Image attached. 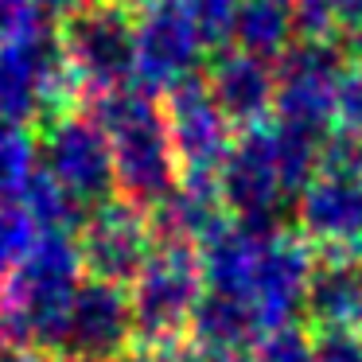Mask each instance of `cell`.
Returning a JSON list of instances; mask_svg holds the SVG:
<instances>
[{"label":"cell","mask_w":362,"mask_h":362,"mask_svg":"<svg viewBox=\"0 0 362 362\" xmlns=\"http://www.w3.org/2000/svg\"><path fill=\"white\" fill-rule=\"evenodd\" d=\"M206 296L191 323L203 354L245 351L273 331L296 327L315 273V250L300 230L226 218L203 245Z\"/></svg>","instance_id":"cell-1"},{"label":"cell","mask_w":362,"mask_h":362,"mask_svg":"<svg viewBox=\"0 0 362 362\" xmlns=\"http://www.w3.org/2000/svg\"><path fill=\"white\" fill-rule=\"evenodd\" d=\"M86 281L78 234L40 230L28 253L0 281V339L12 351L63 354V331L74 292Z\"/></svg>","instance_id":"cell-2"},{"label":"cell","mask_w":362,"mask_h":362,"mask_svg":"<svg viewBox=\"0 0 362 362\" xmlns=\"http://www.w3.org/2000/svg\"><path fill=\"white\" fill-rule=\"evenodd\" d=\"M320 148L323 141L273 117L253 129H238L218 168L226 211L245 222H276V214L296 203L308 175L320 168Z\"/></svg>","instance_id":"cell-3"},{"label":"cell","mask_w":362,"mask_h":362,"mask_svg":"<svg viewBox=\"0 0 362 362\" xmlns=\"http://www.w3.org/2000/svg\"><path fill=\"white\" fill-rule=\"evenodd\" d=\"M94 113L105 125V136H110L117 195L144 206V211L160 206L183 172L172 148L164 105L156 102V94H148L144 86L133 82L125 90L98 98Z\"/></svg>","instance_id":"cell-4"},{"label":"cell","mask_w":362,"mask_h":362,"mask_svg":"<svg viewBox=\"0 0 362 362\" xmlns=\"http://www.w3.org/2000/svg\"><path fill=\"white\" fill-rule=\"evenodd\" d=\"M203 296H206V281L199 250L156 238L152 253L129 281L136 343L144 346V358H164V354L183 351Z\"/></svg>","instance_id":"cell-5"},{"label":"cell","mask_w":362,"mask_h":362,"mask_svg":"<svg viewBox=\"0 0 362 362\" xmlns=\"http://www.w3.org/2000/svg\"><path fill=\"white\" fill-rule=\"evenodd\" d=\"M59 47H63L78 98L98 102V98L136 82L133 16L117 0H90V4L74 8L63 20Z\"/></svg>","instance_id":"cell-6"},{"label":"cell","mask_w":362,"mask_h":362,"mask_svg":"<svg viewBox=\"0 0 362 362\" xmlns=\"http://www.w3.org/2000/svg\"><path fill=\"white\" fill-rule=\"evenodd\" d=\"M78 98L59 35L47 24L0 40V121L28 125L55 117Z\"/></svg>","instance_id":"cell-7"},{"label":"cell","mask_w":362,"mask_h":362,"mask_svg":"<svg viewBox=\"0 0 362 362\" xmlns=\"http://www.w3.org/2000/svg\"><path fill=\"white\" fill-rule=\"evenodd\" d=\"M40 172L78 206L82 214L113 199V152L105 125L90 110H59L43 121L40 136Z\"/></svg>","instance_id":"cell-8"},{"label":"cell","mask_w":362,"mask_h":362,"mask_svg":"<svg viewBox=\"0 0 362 362\" xmlns=\"http://www.w3.org/2000/svg\"><path fill=\"white\" fill-rule=\"evenodd\" d=\"M133 47L136 86L148 94H168L206 66L211 40L180 0H144L133 16Z\"/></svg>","instance_id":"cell-9"},{"label":"cell","mask_w":362,"mask_h":362,"mask_svg":"<svg viewBox=\"0 0 362 362\" xmlns=\"http://www.w3.org/2000/svg\"><path fill=\"white\" fill-rule=\"evenodd\" d=\"M346 59L335 43L296 40L276 59V105L273 121L300 133L327 141L335 133V105H339V78Z\"/></svg>","instance_id":"cell-10"},{"label":"cell","mask_w":362,"mask_h":362,"mask_svg":"<svg viewBox=\"0 0 362 362\" xmlns=\"http://www.w3.org/2000/svg\"><path fill=\"white\" fill-rule=\"evenodd\" d=\"M292 206L296 230L315 253H362V164L320 160Z\"/></svg>","instance_id":"cell-11"},{"label":"cell","mask_w":362,"mask_h":362,"mask_svg":"<svg viewBox=\"0 0 362 362\" xmlns=\"http://www.w3.org/2000/svg\"><path fill=\"white\" fill-rule=\"evenodd\" d=\"M136 343V320L129 284L86 276L74 292L63 331V354L78 362H121Z\"/></svg>","instance_id":"cell-12"},{"label":"cell","mask_w":362,"mask_h":362,"mask_svg":"<svg viewBox=\"0 0 362 362\" xmlns=\"http://www.w3.org/2000/svg\"><path fill=\"white\" fill-rule=\"evenodd\" d=\"M156 245V226L144 206L129 199H105L102 206L82 214L78 230V250L86 276L129 284L133 273L144 265V257Z\"/></svg>","instance_id":"cell-13"},{"label":"cell","mask_w":362,"mask_h":362,"mask_svg":"<svg viewBox=\"0 0 362 362\" xmlns=\"http://www.w3.org/2000/svg\"><path fill=\"white\" fill-rule=\"evenodd\" d=\"M164 117H168V133H172L180 172L183 175H218L238 129L218 110V102L211 98V90H206V82L199 74L168 90Z\"/></svg>","instance_id":"cell-14"},{"label":"cell","mask_w":362,"mask_h":362,"mask_svg":"<svg viewBox=\"0 0 362 362\" xmlns=\"http://www.w3.org/2000/svg\"><path fill=\"white\" fill-rule=\"evenodd\" d=\"M203 82L234 129H253L273 117V105H276V63L273 59L250 55L242 47H226L206 63Z\"/></svg>","instance_id":"cell-15"},{"label":"cell","mask_w":362,"mask_h":362,"mask_svg":"<svg viewBox=\"0 0 362 362\" xmlns=\"http://www.w3.org/2000/svg\"><path fill=\"white\" fill-rule=\"evenodd\" d=\"M148 214L152 226H156V238L195 245V250L226 218H234L218 191V175H180V183L168 191V199L160 206H152Z\"/></svg>","instance_id":"cell-16"},{"label":"cell","mask_w":362,"mask_h":362,"mask_svg":"<svg viewBox=\"0 0 362 362\" xmlns=\"http://www.w3.org/2000/svg\"><path fill=\"white\" fill-rule=\"evenodd\" d=\"M315 331H358L362 335V253H335L315 261L304 300Z\"/></svg>","instance_id":"cell-17"},{"label":"cell","mask_w":362,"mask_h":362,"mask_svg":"<svg viewBox=\"0 0 362 362\" xmlns=\"http://www.w3.org/2000/svg\"><path fill=\"white\" fill-rule=\"evenodd\" d=\"M234 47L261 59H281L300 40L296 28V0H242L230 32Z\"/></svg>","instance_id":"cell-18"},{"label":"cell","mask_w":362,"mask_h":362,"mask_svg":"<svg viewBox=\"0 0 362 362\" xmlns=\"http://www.w3.org/2000/svg\"><path fill=\"white\" fill-rule=\"evenodd\" d=\"M40 175V141L28 125L0 121V203H20Z\"/></svg>","instance_id":"cell-19"},{"label":"cell","mask_w":362,"mask_h":362,"mask_svg":"<svg viewBox=\"0 0 362 362\" xmlns=\"http://www.w3.org/2000/svg\"><path fill=\"white\" fill-rule=\"evenodd\" d=\"M199 362H315V346L300 327H284V331H273V335L257 339L245 351L203 354Z\"/></svg>","instance_id":"cell-20"},{"label":"cell","mask_w":362,"mask_h":362,"mask_svg":"<svg viewBox=\"0 0 362 362\" xmlns=\"http://www.w3.org/2000/svg\"><path fill=\"white\" fill-rule=\"evenodd\" d=\"M35 234H40V226L24 211V203H0V281L16 269V261L28 253Z\"/></svg>","instance_id":"cell-21"},{"label":"cell","mask_w":362,"mask_h":362,"mask_svg":"<svg viewBox=\"0 0 362 362\" xmlns=\"http://www.w3.org/2000/svg\"><path fill=\"white\" fill-rule=\"evenodd\" d=\"M335 129L362 136V63L351 59L339 78V105H335Z\"/></svg>","instance_id":"cell-22"},{"label":"cell","mask_w":362,"mask_h":362,"mask_svg":"<svg viewBox=\"0 0 362 362\" xmlns=\"http://www.w3.org/2000/svg\"><path fill=\"white\" fill-rule=\"evenodd\" d=\"M315 362H362L358 331H315Z\"/></svg>","instance_id":"cell-23"},{"label":"cell","mask_w":362,"mask_h":362,"mask_svg":"<svg viewBox=\"0 0 362 362\" xmlns=\"http://www.w3.org/2000/svg\"><path fill=\"white\" fill-rule=\"evenodd\" d=\"M43 20H47V12L35 0H0V40L28 32V28H40Z\"/></svg>","instance_id":"cell-24"},{"label":"cell","mask_w":362,"mask_h":362,"mask_svg":"<svg viewBox=\"0 0 362 362\" xmlns=\"http://www.w3.org/2000/svg\"><path fill=\"white\" fill-rule=\"evenodd\" d=\"M339 43L346 47V55H351V59H358V63H362V16H358V20H351V24L343 28Z\"/></svg>","instance_id":"cell-25"},{"label":"cell","mask_w":362,"mask_h":362,"mask_svg":"<svg viewBox=\"0 0 362 362\" xmlns=\"http://www.w3.org/2000/svg\"><path fill=\"white\" fill-rule=\"evenodd\" d=\"M47 16H71L74 8H82V4H90V0H35Z\"/></svg>","instance_id":"cell-26"},{"label":"cell","mask_w":362,"mask_h":362,"mask_svg":"<svg viewBox=\"0 0 362 362\" xmlns=\"http://www.w3.org/2000/svg\"><path fill=\"white\" fill-rule=\"evenodd\" d=\"M12 362H59V354H51V351H16Z\"/></svg>","instance_id":"cell-27"},{"label":"cell","mask_w":362,"mask_h":362,"mask_svg":"<svg viewBox=\"0 0 362 362\" xmlns=\"http://www.w3.org/2000/svg\"><path fill=\"white\" fill-rule=\"evenodd\" d=\"M148 362H187V358H183V351H175V354H164V358H148Z\"/></svg>","instance_id":"cell-28"}]
</instances>
